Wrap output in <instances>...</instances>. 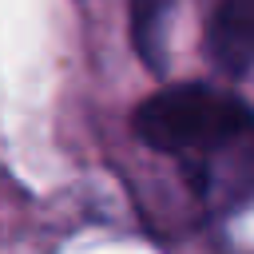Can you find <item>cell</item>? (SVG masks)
Wrapping results in <instances>:
<instances>
[{
    "label": "cell",
    "instance_id": "cell-1",
    "mask_svg": "<svg viewBox=\"0 0 254 254\" xmlns=\"http://www.w3.org/2000/svg\"><path fill=\"white\" fill-rule=\"evenodd\" d=\"M250 127H254V115L242 99H234L218 87H202V83L155 91L135 111L139 139L155 151L183 155V159L206 155L218 143H226Z\"/></svg>",
    "mask_w": 254,
    "mask_h": 254
},
{
    "label": "cell",
    "instance_id": "cell-2",
    "mask_svg": "<svg viewBox=\"0 0 254 254\" xmlns=\"http://www.w3.org/2000/svg\"><path fill=\"white\" fill-rule=\"evenodd\" d=\"M187 171L202 202L242 206L246 198H254V127L218 143L206 155L187 159Z\"/></svg>",
    "mask_w": 254,
    "mask_h": 254
},
{
    "label": "cell",
    "instance_id": "cell-3",
    "mask_svg": "<svg viewBox=\"0 0 254 254\" xmlns=\"http://www.w3.org/2000/svg\"><path fill=\"white\" fill-rule=\"evenodd\" d=\"M206 40L226 71H246L254 64V0H218Z\"/></svg>",
    "mask_w": 254,
    "mask_h": 254
},
{
    "label": "cell",
    "instance_id": "cell-4",
    "mask_svg": "<svg viewBox=\"0 0 254 254\" xmlns=\"http://www.w3.org/2000/svg\"><path fill=\"white\" fill-rule=\"evenodd\" d=\"M167 24H171V0H131V40H135V52L155 71L163 67Z\"/></svg>",
    "mask_w": 254,
    "mask_h": 254
}]
</instances>
